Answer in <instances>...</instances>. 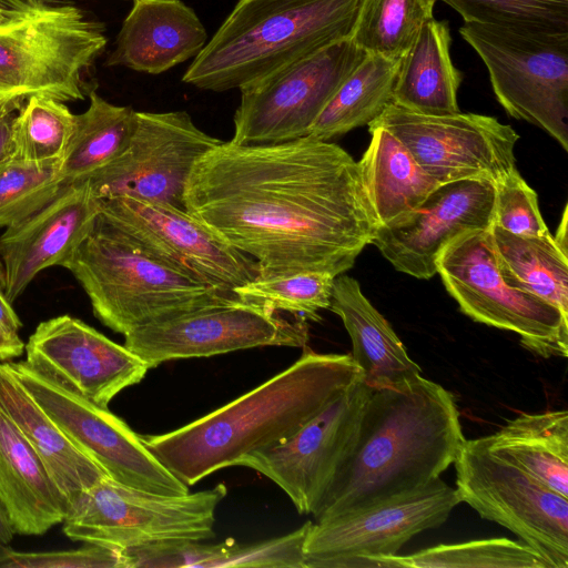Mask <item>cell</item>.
<instances>
[{"mask_svg": "<svg viewBox=\"0 0 568 568\" xmlns=\"http://www.w3.org/2000/svg\"><path fill=\"white\" fill-rule=\"evenodd\" d=\"M186 211L251 256L258 278L353 267L379 226L358 163L311 135L274 144L222 141L194 164Z\"/></svg>", "mask_w": 568, "mask_h": 568, "instance_id": "obj_1", "label": "cell"}, {"mask_svg": "<svg viewBox=\"0 0 568 568\" xmlns=\"http://www.w3.org/2000/svg\"><path fill=\"white\" fill-rule=\"evenodd\" d=\"M465 439L442 385L420 376L372 389L354 447L311 515L320 523L419 489L454 464Z\"/></svg>", "mask_w": 568, "mask_h": 568, "instance_id": "obj_2", "label": "cell"}, {"mask_svg": "<svg viewBox=\"0 0 568 568\" xmlns=\"http://www.w3.org/2000/svg\"><path fill=\"white\" fill-rule=\"evenodd\" d=\"M358 379L351 354L304 347L290 367L231 403L175 430L142 438L168 470L190 487L285 440Z\"/></svg>", "mask_w": 568, "mask_h": 568, "instance_id": "obj_3", "label": "cell"}, {"mask_svg": "<svg viewBox=\"0 0 568 568\" xmlns=\"http://www.w3.org/2000/svg\"><path fill=\"white\" fill-rule=\"evenodd\" d=\"M358 0H239L182 81L201 90L241 89L349 38Z\"/></svg>", "mask_w": 568, "mask_h": 568, "instance_id": "obj_4", "label": "cell"}, {"mask_svg": "<svg viewBox=\"0 0 568 568\" xmlns=\"http://www.w3.org/2000/svg\"><path fill=\"white\" fill-rule=\"evenodd\" d=\"M65 268L84 290L94 316L122 335L240 300L170 266L100 214Z\"/></svg>", "mask_w": 568, "mask_h": 568, "instance_id": "obj_5", "label": "cell"}, {"mask_svg": "<svg viewBox=\"0 0 568 568\" xmlns=\"http://www.w3.org/2000/svg\"><path fill=\"white\" fill-rule=\"evenodd\" d=\"M106 42L104 26L74 4L10 0L0 23V104L19 110L32 95L83 100Z\"/></svg>", "mask_w": 568, "mask_h": 568, "instance_id": "obj_6", "label": "cell"}, {"mask_svg": "<svg viewBox=\"0 0 568 568\" xmlns=\"http://www.w3.org/2000/svg\"><path fill=\"white\" fill-rule=\"evenodd\" d=\"M459 33L486 65L505 111L568 151V32L464 22Z\"/></svg>", "mask_w": 568, "mask_h": 568, "instance_id": "obj_7", "label": "cell"}, {"mask_svg": "<svg viewBox=\"0 0 568 568\" xmlns=\"http://www.w3.org/2000/svg\"><path fill=\"white\" fill-rule=\"evenodd\" d=\"M226 494L221 483L211 489L166 496L103 476L70 506L63 532L72 540L114 549L207 540L215 535V511Z\"/></svg>", "mask_w": 568, "mask_h": 568, "instance_id": "obj_8", "label": "cell"}, {"mask_svg": "<svg viewBox=\"0 0 568 568\" xmlns=\"http://www.w3.org/2000/svg\"><path fill=\"white\" fill-rule=\"evenodd\" d=\"M437 274L460 311L475 322L516 333L542 357H567L568 316L500 274L489 230L466 231L439 253Z\"/></svg>", "mask_w": 568, "mask_h": 568, "instance_id": "obj_9", "label": "cell"}, {"mask_svg": "<svg viewBox=\"0 0 568 568\" xmlns=\"http://www.w3.org/2000/svg\"><path fill=\"white\" fill-rule=\"evenodd\" d=\"M456 491L484 519L532 548L549 568H568V498L465 439L454 462Z\"/></svg>", "mask_w": 568, "mask_h": 568, "instance_id": "obj_10", "label": "cell"}, {"mask_svg": "<svg viewBox=\"0 0 568 568\" xmlns=\"http://www.w3.org/2000/svg\"><path fill=\"white\" fill-rule=\"evenodd\" d=\"M366 54L345 38L241 88L231 141L274 144L307 136L324 106Z\"/></svg>", "mask_w": 568, "mask_h": 568, "instance_id": "obj_11", "label": "cell"}, {"mask_svg": "<svg viewBox=\"0 0 568 568\" xmlns=\"http://www.w3.org/2000/svg\"><path fill=\"white\" fill-rule=\"evenodd\" d=\"M221 142L197 128L185 111H134L122 152L88 181L100 200L130 197L186 211L191 171Z\"/></svg>", "mask_w": 568, "mask_h": 568, "instance_id": "obj_12", "label": "cell"}, {"mask_svg": "<svg viewBox=\"0 0 568 568\" xmlns=\"http://www.w3.org/2000/svg\"><path fill=\"white\" fill-rule=\"evenodd\" d=\"M369 125L390 132L438 184L462 180L495 184L517 170L518 133L489 115L423 114L390 102Z\"/></svg>", "mask_w": 568, "mask_h": 568, "instance_id": "obj_13", "label": "cell"}, {"mask_svg": "<svg viewBox=\"0 0 568 568\" xmlns=\"http://www.w3.org/2000/svg\"><path fill=\"white\" fill-rule=\"evenodd\" d=\"M12 373L68 438L108 477L125 486L166 496L190 493L109 408H102L39 374L27 363H8Z\"/></svg>", "mask_w": 568, "mask_h": 568, "instance_id": "obj_14", "label": "cell"}, {"mask_svg": "<svg viewBox=\"0 0 568 568\" xmlns=\"http://www.w3.org/2000/svg\"><path fill=\"white\" fill-rule=\"evenodd\" d=\"M307 342V321L290 322L266 306L242 300L145 324L124 335V346L149 368L254 347L304 348Z\"/></svg>", "mask_w": 568, "mask_h": 568, "instance_id": "obj_15", "label": "cell"}, {"mask_svg": "<svg viewBox=\"0 0 568 568\" xmlns=\"http://www.w3.org/2000/svg\"><path fill=\"white\" fill-rule=\"evenodd\" d=\"M460 504L439 478L379 504L313 523L305 544L306 568H356L366 557L396 555L413 537L439 527Z\"/></svg>", "mask_w": 568, "mask_h": 568, "instance_id": "obj_16", "label": "cell"}, {"mask_svg": "<svg viewBox=\"0 0 568 568\" xmlns=\"http://www.w3.org/2000/svg\"><path fill=\"white\" fill-rule=\"evenodd\" d=\"M371 392L358 379L292 436L244 456L237 466L264 475L288 496L301 515H311L354 447Z\"/></svg>", "mask_w": 568, "mask_h": 568, "instance_id": "obj_17", "label": "cell"}, {"mask_svg": "<svg viewBox=\"0 0 568 568\" xmlns=\"http://www.w3.org/2000/svg\"><path fill=\"white\" fill-rule=\"evenodd\" d=\"M100 215L175 270L225 292L258 277L248 255L187 211L130 197L101 200Z\"/></svg>", "mask_w": 568, "mask_h": 568, "instance_id": "obj_18", "label": "cell"}, {"mask_svg": "<svg viewBox=\"0 0 568 568\" xmlns=\"http://www.w3.org/2000/svg\"><path fill=\"white\" fill-rule=\"evenodd\" d=\"M24 351L29 367L102 408L150 369L124 345L71 315L41 322Z\"/></svg>", "mask_w": 568, "mask_h": 568, "instance_id": "obj_19", "label": "cell"}, {"mask_svg": "<svg viewBox=\"0 0 568 568\" xmlns=\"http://www.w3.org/2000/svg\"><path fill=\"white\" fill-rule=\"evenodd\" d=\"M495 184L462 180L439 184L410 212L377 227L372 240L400 273L420 280L435 274L440 251L456 236L494 224Z\"/></svg>", "mask_w": 568, "mask_h": 568, "instance_id": "obj_20", "label": "cell"}, {"mask_svg": "<svg viewBox=\"0 0 568 568\" xmlns=\"http://www.w3.org/2000/svg\"><path fill=\"white\" fill-rule=\"evenodd\" d=\"M101 200L88 180L63 185L39 211L0 235L2 287L13 303L44 268L68 264L92 231Z\"/></svg>", "mask_w": 568, "mask_h": 568, "instance_id": "obj_21", "label": "cell"}, {"mask_svg": "<svg viewBox=\"0 0 568 568\" xmlns=\"http://www.w3.org/2000/svg\"><path fill=\"white\" fill-rule=\"evenodd\" d=\"M207 34L194 10L181 0H133L108 67L159 74L195 58Z\"/></svg>", "mask_w": 568, "mask_h": 568, "instance_id": "obj_22", "label": "cell"}, {"mask_svg": "<svg viewBox=\"0 0 568 568\" xmlns=\"http://www.w3.org/2000/svg\"><path fill=\"white\" fill-rule=\"evenodd\" d=\"M328 310L342 320L352 342V358L369 388H404L422 376L418 364L355 278L344 273L335 277Z\"/></svg>", "mask_w": 568, "mask_h": 568, "instance_id": "obj_23", "label": "cell"}, {"mask_svg": "<svg viewBox=\"0 0 568 568\" xmlns=\"http://www.w3.org/2000/svg\"><path fill=\"white\" fill-rule=\"evenodd\" d=\"M0 501L16 534L24 536L43 535L69 509L39 456L1 408Z\"/></svg>", "mask_w": 568, "mask_h": 568, "instance_id": "obj_24", "label": "cell"}, {"mask_svg": "<svg viewBox=\"0 0 568 568\" xmlns=\"http://www.w3.org/2000/svg\"><path fill=\"white\" fill-rule=\"evenodd\" d=\"M0 408L39 456L69 508L85 489L106 476L40 407L8 363L0 364Z\"/></svg>", "mask_w": 568, "mask_h": 568, "instance_id": "obj_25", "label": "cell"}, {"mask_svg": "<svg viewBox=\"0 0 568 568\" xmlns=\"http://www.w3.org/2000/svg\"><path fill=\"white\" fill-rule=\"evenodd\" d=\"M447 21L428 19L400 59L393 103L423 114L459 112L457 91L463 75L454 65Z\"/></svg>", "mask_w": 568, "mask_h": 568, "instance_id": "obj_26", "label": "cell"}, {"mask_svg": "<svg viewBox=\"0 0 568 568\" xmlns=\"http://www.w3.org/2000/svg\"><path fill=\"white\" fill-rule=\"evenodd\" d=\"M493 455L568 498V412L523 413L478 438Z\"/></svg>", "mask_w": 568, "mask_h": 568, "instance_id": "obj_27", "label": "cell"}, {"mask_svg": "<svg viewBox=\"0 0 568 568\" xmlns=\"http://www.w3.org/2000/svg\"><path fill=\"white\" fill-rule=\"evenodd\" d=\"M369 144L358 163L359 174L379 225L417 207L439 184L386 129L368 126Z\"/></svg>", "mask_w": 568, "mask_h": 568, "instance_id": "obj_28", "label": "cell"}, {"mask_svg": "<svg viewBox=\"0 0 568 568\" xmlns=\"http://www.w3.org/2000/svg\"><path fill=\"white\" fill-rule=\"evenodd\" d=\"M490 232L505 282L536 295L568 316V251L550 233L518 236L494 224Z\"/></svg>", "mask_w": 568, "mask_h": 568, "instance_id": "obj_29", "label": "cell"}, {"mask_svg": "<svg viewBox=\"0 0 568 568\" xmlns=\"http://www.w3.org/2000/svg\"><path fill=\"white\" fill-rule=\"evenodd\" d=\"M400 59L367 53L324 106L307 135L331 141L377 119L393 101Z\"/></svg>", "mask_w": 568, "mask_h": 568, "instance_id": "obj_30", "label": "cell"}, {"mask_svg": "<svg viewBox=\"0 0 568 568\" xmlns=\"http://www.w3.org/2000/svg\"><path fill=\"white\" fill-rule=\"evenodd\" d=\"M89 108L75 114L74 126L60 162L63 184L84 181L114 160L124 149L134 110L115 105L94 90Z\"/></svg>", "mask_w": 568, "mask_h": 568, "instance_id": "obj_31", "label": "cell"}, {"mask_svg": "<svg viewBox=\"0 0 568 568\" xmlns=\"http://www.w3.org/2000/svg\"><path fill=\"white\" fill-rule=\"evenodd\" d=\"M435 0H358L351 40L364 52L397 59L434 17Z\"/></svg>", "mask_w": 568, "mask_h": 568, "instance_id": "obj_32", "label": "cell"}, {"mask_svg": "<svg viewBox=\"0 0 568 568\" xmlns=\"http://www.w3.org/2000/svg\"><path fill=\"white\" fill-rule=\"evenodd\" d=\"M385 568H549L532 548L508 538L438 545L418 552L382 556Z\"/></svg>", "mask_w": 568, "mask_h": 568, "instance_id": "obj_33", "label": "cell"}, {"mask_svg": "<svg viewBox=\"0 0 568 568\" xmlns=\"http://www.w3.org/2000/svg\"><path fill=\"white\" fill-rule=\"evenodd\" d=\"M18 111L12 125L13 158L34 163L60 162L75 114L64 102L44 95L30 97Z\"/></svg>", "mask_w": 568, "mask_h": 568, "instance_id": "obj_34", "label": "cell"}, {"mask_svg": "<svg viewBox=\"0 0 568 568\" xmlns=\"http://www.w3.org/2000/svg\"><path fill=\"white\" fill-rule=\"evenodd\" d=\"M335 275L329 272H301L255 278L233 293L244 302L257 303L295 318L321 321L320 311L329 308Z\"/></svg>", "mask_w": 568, "mask_h": 568, "instance_id": "obj_35", "label": "cell"}, {"mask_svg": "<svg viewBox=\"0 0 568 568\" xmlns=\"http://www.w3.org/2000/svg\"><path fill=\"white\" fill-rule=\"evenodd\" d=\"M60 162L34 163L12 158L0 165V227L23 221L58 194L65 185L59 173Z\"/></svg>", "mask_w": 568, "mask_h": 568, "instance_id": "obj_36", "label": "cell"}, {"mask_svg": "<svg viewBox=\"0 0 568 568\" xmlns=\"http://www.w3.org/2000/svg\"><path fill=\"white\" fill-rule=\"evenodd\" d=\"M464 22L568 32V0H435Z\"/></svg>", "mask_w": 568, "mask_h": 568, "instance_id": "obj_37", "label": "cell"}, {"mask_svg": "<svg viewBox=\"0 0 568 568\" xmlns=\"http://www.w3.org/2000/svg\"><path fill=\"white\" fill-rule=\"evenodd\" d=\"M237 541L170 540L119 549L122 568H219Z\"/></svg>", "mask_w": 568, "mask_h": 568, "instance_id": "obj_38", "label": "cell"}, {"mask_svg": "<svg viewBox=\"0 0 568 568\" xmlns=\"http://www.w3.org/2000/svg\"><path fill=\"white\" fill-rule=\"evenodd\" d=\"M494 225L518 236H542L549 232L536 192L518 170L495 183Z\"/></svg>", "mask_w": 568, "mask_h": 568, "instance_id": "obj_39", "label": "cell"}, {"mask_svg": "<svg viewBox=\"0 0 568 568\" xmlns=\"http://www.w3.org/2000/svg\"><path fill=\"white\" fill-rule=\"evenodd\" d=\"M312 525L308 520L292 532L255 544L236 542L219 568H306L305 544Z\"/></svg>", "mask_w": 568, "mask_h": 568, "instance_id": "obj_40", "label": "cell"}, {"mask_svg": "<svg viewBox=\"0 0 568 568\" xmlns=\"http://www.w3.org/2000/svg\"><path fill=\"white\" fill-rule=\"evenodd\" d=\"M0 568H122L120 550L93 544L78 549L20 551L0 542Z\"/></svg>", "mask_w": 568, "mask_h": 568, "instance_id": "obj_41", "label": "cell"}, {"mask_svg": "<svg viewBox=\"0 0 568 568\" xmlns=\"http://www.w3.org/2000/svg\"><path fill=\"white\" fill-rule=\"evenodd\" d=\"M17 110L11 104L0 106V165L14 156L12 125Z\"/></svg>", "mask_w": 568, "mask_h": 568, "instance_id": "obj_42", "label": "cell"}, {"mask_svg": "<svg viewBox=\"0 0 568 568\" xmlns=\"http://www.w3.org/2000/svg\"><path fill=\"white\" fill-rule=\"evenodd\" d=\"M11 304L4 294L3 287L0 286V328L9 335L19 336L22 323Z\"/></svg>", "mask_w": 568, "mask_h": 568, "instance_id": "obj_43", "label": "cell"}, {"mask_svg": "<svg viewBox=\"0 0 568 568\" xmlns=\"http://www.w3.org/2000/svg\"><path fill=\"white\" fill-rule=\"evenodd\" d=\"M24 343L20 336H12L0 328V361L19 357L24 351Z\"/></svg>", "mask_w": 568, "mask_h": 568, "instance_id": "obj_44", "label": "cell"}, {"mask_svg": "<svg viewBox=\"0 0 568 568\" xmlns=\"http://www.w3.org/2000/svg\"><path fill=\"white\" fill-rule=\"evenodd\" d=\"M14 534L16 531L13 529L11 520L3 505L0 501V542L9 544L12 540Z\"/></svg>", "mask_w": 568, "mask_h": 568, "instance_id": "obj_45", "label": "cell"}, {"mask_svg": "<svg viewBox=\"0 0 568 568\" xmlns=\"http://www.w3.org/2000/svg\"><path fill=\"white\" fill-rule=\"evenodd\" d=\"M556 242L568 251V239H567V206L564 210L561 222L557 229V233L554 236Z\"/></svg>", "mask_w": 568, "mask_h": 568, "instance_id": "obj_46", "label": "cell"}, {"mask_svg": "<svg viewBox=\"0 0 568 568\" xmlns=\"http://www.w3.org/2000/svg\"><path fill=\"white\" fill-rule=\"evenodd\" d=\"M10 0H0V23H2L7 17Z\"/></svg>", "mask_w": 568, "mask_h": 568, "instance_id": "obj_47", "label": "cell"}, {"mask_svg": "<svg viewBox=\"0 0 568 568\" xmlns=\"http://www.w3.org/2000/svg\"><path fill=\"white\" fill-rule=\"evenodd\" d=\"M0 106H1V104H0Z\"/></svg>", "mask_w": 568, "mask_h": 568, "instance_id": "obj_48", "label": "cell"}]
</instances>
